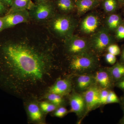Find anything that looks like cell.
<instances>
[{
	"label": "cell",
	"instance_id": "1",
	"mask_svg": "<svg viewBox=\"0 0 124 124\" xmlns=\"http://www.w3.org/2000/svg\"><path fill=\"white\" fill-rule=\"evenodd\" d=\"M57 69L50 46L25 40L0 45V89L23 100H40Z\"/></svg>",
	"mask_w": 124,
	"mask_h": 124
},
{
	"label": "cell",
	"instance_id": "2",
	"mask_svg": "<svg viewBox=\"0 0 124 124\" xmlns=\"http://www.w3.org/2000/svg\"><path fill=\"white\" fill-rule=\"evenodd\" d=\"M51 19L50 26L55 34L66 38L72 35L75 26L72 18L66 15L54 16Z\"/></svg>",
	"mask_w": 124,
	"mask_h": 124
},
{
	"label": "cell",
	"instance_id": "3",
	"mask_svg": "<svg viewBox=\"0 0 124 124\" xmlns=\"http://www.w3.org/2000/svg\"><path fill=\"white\" fill-rule=\"evenodd\" d=\"M39 101L38 99L35 97L28 98L23 100L28 122L29 124H46V115L41 109Z\"/></svg>",
	"mask_w": 124,
	"mask_h": 124
},
{
	"label": "cell",
	"instance_id": "4",
	"mask_svg": "<svg viewBox=\"0 0 124 124\" xmlns=\"http://www.w3.org/2000/svg\"><path fill=\"white\" fill-rule=\"evenodd\" d=\"M96 63L94 56L86 53L73 55L70 62L69 68L75 72H85L93 69Z\"/></svg>",
	"mask_w": 124,
	"mask_h": 124
},
{
	"label": "cell",
	"instance_id": "5",
	"mask_svg": "<svg viewBox=\"0 0 124 124\" xmlns=\"http://www.w3.org/2000/svg\"><path fill=\"white\" fill-rule=\"evenodd\" d=\"M29 10L30 18L37 22L49 20L54 15V6L49 1L33 4Z\"/></svg>",
	"mask_w": 124,
	"mask_h": 124
},
{
	"label": "cell",
	"instance_id": "6",
	"mask_svg": "<svg viewBox=\"0 0 124 124\" xmlns=\"http://www.w3.org/2000/svg\"><path fill=\"white\" fill-rule=\"evenodd\" d=\"M65 46L67 52L74 55L88 53L89 44L85 38L71 35L66 38Z\"/></svg>",
	"mask_w": 124,
	"mask_h": 124
},
{
	"label": "cell",
	"instance_id": "7",
	"mask_svg": "<svg viewBox=\"0 0 124 124\" xmlns=\"http://www.w3.org/2000/svg\"><path fill=\"white\" fill-rule=\"evenodd\" d=\"M2 17L4 22L3 30L13 27L19 23L28 22L31 18L29 11L27 9L8 12Z\"/></svg>",
	"mask_w": 124,
	"mask_h": 124
},
{
	"label": "cell",
	"instance_id": "8",
	"mask_svg": "<svg viewBox=\"0 0 124 124\" xmlns=\"http://www.w3.org/2000/svg\"><path fill=\"white\" fill-rule=\"evenodd\" d=\"M112 39L108 30L102 28L94 34L91 40L93 48L98 52H102L111 45Z\"/></svg>",
	"mask_w": 124,
	"mask_h": 124
},
{
	"label": "cell",
	"instance_id": "9",
	"mask_svg": "<svg viewBox=\"0 0 124 124\" xmlns=\"http://www.w3.org/2000/svg\"><path fill=\"white\" fill-rule=\"evenodd\" d=\"M72 83L68 78H58L46 90V93H53L64 96L71 91Z\"/></svg>",
	"mask_w": 124,
	"mask_h": 124
},
{
	"label": "cell",
	"instance_id": "10",
	"mask_svg": "<svg viewBox=\"0 0 124 124\" xmlns=\"http://www.w3.org/2000/svg\"><path fill=\"white\" fill-rule=\"evenodd\" d=\"M100 91L98 87L93 85L85 91L83 97L88 111L93 110L100 104Z\"/></svg>",
	"mask_w": 124,
	"mask_h": 124
},
{
	"label": "cell",
	"instance_id": "11",
	"mask_svg": "<svg viewBox=\"0 0 124 124\" xmlns=\"http://www.w3.org/2000/svg\"><path fill=\"white\" fill-rule=\"evenodd\" d=\"M69 103L71 112L75 113L79 116L82 115L86 108L83 96L76 93H73L70 97Z\"/></svg>",
	"mask_w": 124,
	"mask_h": 124
},
{
	"label": "cell",
	"instance_id": "12",
	"mask_svg": "<svg viewBox=\"0 0 124 124\" xmlns=\"http://www.w3.org/2000/svg\"><path fill=\"white\" fill-rule=\"evenodd\" d=\"M99 21L97 16L93 15L87 16L82 22L81 29L83 32L90 33L94 32L98 26Z\"/></svg>",
	"mask_w": 124,
	"mask_h": 124
},
{
	"label": "cell",
	"instance_id": "13",
	"mask_svg": "<svg viewBox=\"0 0 124 124\" xmlns=\"http://www.w3.org/2000/svg\"><path fill=\"white\" fill-rule=\"evenodd\" d=\"M94 77L95 82L98 84L102 88L106 89L111 85L113 80L108 71L101 70L98 71Z\"/></svg>",
	"mask_w": 124,
	"mask_h": 124
},
{
	"label": "cell",
	"instance_id": "14",
	"mask_svg": "<svg viewBox=\"0 0 124 124\" xmlns=\"http://www.w3.org/2000/svg\"><path fill=\"white\" fill-rule=\"evenodd\" d=\"M99 2V0H77L76 6L78 13L82 14L95 7Z\"/></svg>",
	"mask_w": 124,
	"mask_h": 124
},
{
	"label": "cell",
	"instance_id": "15",
	"mask_svg": "<svg viewBox=\"0 0 124 124\" xmlns=\"http://www.w3.org/2000/svg\"><path fill=\"white\" fill-rule=\"evenodd\" d=\"M95 82L94 77L89 75L80 76L77 79V88L80 90H86Z\"/></svg>",
	"mask_w": 124,
	"mask_h": 124
},
{
	"label": "cell",
	"instance_id": "16",
	"mask_svg": "<svg viewBox=\"0 0 124 124\" xmlns=\"http://www.w3.org/2000/svg\"><path fill=\"white\" fill-rule=\"evenodd\" d=\"M108 71L112 80L118 81L124 77V64L117 63Z\"/></svg>",
	"mask_w": 124,
	"mask_h": 124
},
{
	"label": "cell",
	"instance_id": "17",
	"mask_svg": "<svg viewBox=\"0 0 124 124\" xmlns=\"http://www.w3.org/2000/svg\"><path fill=\"white\" fill-rule=\"evenodd\" d=\"M43 100L50 102L58 107L62 106L64 101L63 96L51 93H46L40 100Z\"/></svg>",
	"mask_w": 124,
	"mask_h": 124
},
{
	"label": "cell",
	"instance_id": "18",
	"mask_svg": "<svg viewBox=\"0 0 124 124\" xmlns=\"http://www.w3.org/2000/svg\"><path fill=\"white\" fill-rule=\"evenodd\" d=\"M33 4L31 0H14L8 12L16 10H29Z\"/></svg>",
	"mask_w": 124,
	"mask_h": 124
},
{
	"label": "cell",
	"instance_id": "19",
	"mask_svg": "<svg viewBox=\"0 0 124 124\" xmlns=\"http://www.w3.org/2000/svg\"><path fill=\"white\" fill-rule=\"evenodd\" d=\"M108 29L111 31L116 30L121 24V18L117 15L113 14L109 16L106 21Z\"/></svg>",
	"mask_w": 124,
	"mask_h": 124
},
{
	"label": "cell",
	"instance_id": "20",
	"mask_svg": "<svg viewBox=\"0 0 124 124\" xmlns=\"http://www.w3.org/2000/svg\"><path fill=\"white\" fill-rule=\"evenodd\" d=\"M39 104L42 111L46 115L48 113L53 112L58 107L54 104L46 100H39Z\"/></svg>",
	"mask_w": 124,
	"mask_h": 124
},
{
	"label": "cell",
	"instance_id": "21",
	"mask_svg": "<svg viewBox=\"0 0 124 124\" xmlns=\"http://www.w3.org/2000/svg\"><path fill=\"white\" fill-rule=\"evenodd\" d=\"M57 5L60 10L64 12L71 11L74 6L72 0H58Z\"/></svg>",
	"mask_w": 124,
	"mask_h": 124
},
{
	"label": "cell",
	"instance_id": "22",
	"mask_svg": "<svg viewBox=\"0 0 124 124\" xmlns=\"http://www.w3.org/2000/svg\"><path fill=\"white\" fill-rule=\"evenodd\" d=\"M117 0H104L103 7L107 13H111L116 9L118 4Z\"/></svg>",
	"mask_w": 124,
	"mask_h": 124
},
{
	"label": "cell",
	"instance_id": "23",
	"mask_svg": "<svg viewBox=\"0 0 124 124\" xmlns=\"http://www.w3.org/2000/svg\"><path fill=\"white\" fill-rule=\"evenodd\" d=\"M68 111L66 108L60 106L56 108L53 112V115L55 117L62 118L65 116L68 113Z\"/></svg>",
	"mask_w": 124,
	"mask_h": 124
},
{
	"label": "cell",
	"instance_id": "24",
	"mask_svg": "<svg viewBox=\"0 0 124 124\" xmlns=\"http://www.w3.org/2000/svg\"><path fill=\"white\" fill-rule=\"evenodd\" d=\"M120 100L115 93L113 91H109L106 104L118 103Z\"/></svg>",
	"mask_w": 124,
	"mask_h": 124
},
{
	"label": "cell",
	"instance_id": "25",
	"mask_svg": "<svg viewBox=\"0 0 124 124\" xmlns=\"http://www.w3.org/2000/svg\"><path fill=\"white\" fill-rule=\"evenodd\" d=\"M108 53L113 55H117L120 53V49L119 46L116 44H111L107 47Z\"/></svg>",
	"mask_w": 124,
	"mask_h": 124
},
{
	"label": "cell",
	"instance_id": "26",
	"mask_svg": "<svg viewBox=\"0 0 124 124\" xmlns=\"http://www.w3.org/2000/svg\"><path fill=\"white\" fill-rule=\"evenodd\" d=\"M116 36L117 39H124V24H120L116 29Z\"/></svg>",
	"mask_w": 124,
	"mask_h": 124
},
{
	"label": "cell",
	"instance_id": "27",
	"mask_svg": "<svg viewBox=\"0 0 124 124\" xmlns=\"http://www.w3.org/2000/svg\"><path fill=\"white\" fill-rule=\"evenodd\" d=\"M109 91L104 89L100 91V104H106Z\"/></svg>",
	"mask_w": 124,
	"mask_h": 124
},
{
	"label": "cell",
	"instance_id": "28",
	"mask_svg": "<svg viewBox=\"0 0 124 124\" xmlns=\"http://www.w3.org/2000/svg\"><path fill=\"white\" fill-rule=\"evenodd\" d=\"M106 59L107 62L109 64L113 65L116 62V59L115 55L108 53L106 56Z\"/></svg>",
	"mask_w": 124,
	"mask_h": 124
},
{
	"label": "cell",
	"instance_id": "29",
	"mask_svg": "<svg viewBox=\"0 0 124 124\" xmlns=\"http://www.w3.org/2000/svg\"><path fill=\"white\" fill-rule=\"evenodd\" d=\"M6 6L0 0V15L4 13L6 10Z\"/></svg>",
	"mask_w": 124,
	"mask_h": 124
},
{
	"label": "cell",
	"instance_id": "30",
	"mask_svg": "<svg viewBox=\"0 0 124 124\" xmlns=\"http://www.w3.org/2000/svg\"><path fill=\"white\" fill-rule=\"evenodd\" d=\"M117 81L116 84L117 87L124 90V77Z\"/></svg>",
	"mask_w": 124,
	"mask_h": 124
},
{
	"label": "cell",
	"instance_id": "31",
	"mask_svg": "<svg viewBox=\"0 0 124 124\" xmlns=\"http://www.w3.org/2000/svg\"><path fill=\"white\" fill-rule=\"evenodd\" d=\"M6 7H11L14 0H0Z\"/></svg>",
	"mask_w": 124,
	"mask_h": 124
},
{
	"label": "cell",
	"instance_id": "32",
	"mask_svg": "<svg viewBox=\"0 0 124 124\" xmlns=\"http://www.w3.org/2000/svg\"><path fill=\"white\" fill-rule=\"evenodd\" d=\"M4 26V22L3 17H0V32L3 31Z\"/></svg>",
	"mask_w": 124,
	"mask_h": 124
},
{
	"label": "cell",
	"instance_id": "33",
	"mask_svg": "<svg viewBox=\"0 0 124 124\" xmlns=\"http://www.w3.org/2000/svg\"><path fill=\"white\" fill-rule=\"evenodd\" d=\"M35 0L37 4H38V3L48 2V1H49V0Z\"/></svg>",
	"mask_w": 124,
	"mask_h": 124
},
{
	"label": "cell",
	"instance_id": "34",
	"mask_svg": "<svg viewBox=\"0 0 124 124\" xmlns=\"http://www.w3.org/2000/svg\"><path fill=\"white\" fill-rule=\"evenodd\" d=\"M117 1L121 4H124V0H117Z\"/></svg>",
	"mask_w": 124,
	"mask_h": 124
},
{
	"label": "cell",
	"instance_id": "35",
	"mask_svg": "<svg viewBox=\"0 0 124 124\" xmlns=\"http://www.w3.org/2000/svg\"><path fill=\"white\" fill-rule=\"evenodd\" d=\"M122 59L123 61L124 62V48L123 50V52H122Z\"/></svg>",
	"mask_w": 124,
	"mask_h": 124
},
{
	"label": "cell",
	"instance_id": "36",
	"mask_svg": "<svg viewBox=\"0 0 124 124\" xmlns=\"http://www.w3.org/2000/svg\"><path fill=\"white\" fill-rule=\"evenodd\" d=\"M121 123L122 124H124V117H123V118L122 119V120H121Z\"/></svg>",
	"mask_w": 124,
	"mask_h": 124
},
{
	"label": "cell",
	"instance_id": "37",
	"mask_svg": "<svg viewBox=\"0 0 124 124\" xmlns=\"http://www.w3.org/2000/svg\"><path fill=\"white\" fill-rule=\"evenodd\" d=\"M123 106H124V101H123Z\"/></svg>",
	"mask_w": 124,
	"mask_h": 124
}]
</instances>
